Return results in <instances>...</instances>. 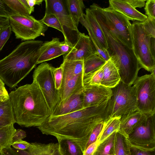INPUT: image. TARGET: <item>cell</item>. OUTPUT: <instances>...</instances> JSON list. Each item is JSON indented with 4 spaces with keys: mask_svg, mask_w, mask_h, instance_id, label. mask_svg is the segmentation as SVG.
<instances>
[{
    "mask_svg": "<svg viewBox=\"0 0 155 155\" xmlns=\"http://www.w3.org/2000/svg\"><path fill=\"white\" fill-rule=\"evenodd\" d=\"M108 101L66 114L49 116L37 128L43 134L53 136L57 139L73 140L83 153L92 130L98 124L104 121Z\"/></svg>",
    "mask_w": 155,
    "mask_h": 155,
    "instance_id": "obj_1",
    "label": "cell"
},
{
    "mask_svg": "<svg viewBox=\"0 0 155 155\" xmlns=\"http://www.w3.org/2000/svg\"><path fill=\"white\" fill-rule=\"evenodd\" d=\"M8 96L15 123L21 126L38 127L51 115L42 92L34 82L18 87Z\"/></svg>",
    "mask_w": 155,
    "mask_h": 155,
    "instance_id": "obj_2",
    "label": "cell"
},
{
    "mask_svg": "<svg viewBox=\"0 0 155 155\" xmlns=\"http://www.w3.org/2000/svg\"><path fill=\"white\" fill-rule=\"evenodd\" d=\"M90 9L104 34L107 44V51L118 69L120 81L132 85L141 68L133 49L124 45L108 28L99 5L93 4L90 6Z\"/></svg>",
    "mask_w": 155,
    "mask_h": 155,
    "instance_id": "obj_3",
    "label": "cell"
},
{
    "mask_svg": "<svg viewBox=\"0 0 155 155\" xmlns=\"http://www.w3.org/2000/svg\"><path fill=\"white\" fill-rule=\"evenodd\" d=\"M43 42L36 40L23 42L0 60V78L5 84L15 87L35 68L37 51Z\"/></svg>",
    "mask_w": 155,
    "mask_h": 155,
    "instance_id": "obj_4",
    "label": "cell"
},
{
    "mask_svg": "<svg viewBox=\"0 0 155 155\" xmlns=\"http://www.w3.org/2000/svg\"><path fill=\"white\" fill-rule=\"evenodd\" d=\"M112 94L108 100L104 114V122L137 110L135 87L121 81L111 88Z\"/></svg>",
    "mask_w": 155,
    "mask_h": 155,
    "instance_id": "obj_5",
    "label": "cell"
},
{
    "mask_svg": "<svg viewBox=\"0 0 155 155\" xmlns=\"http://www.w3.org/2000/svg\"><path fill=\"white\" fill-rule=\"evenodd\" d=\"M130 34L132 49L141 67L151 72L155 69V38L145 31L142 22L131 24Z\"/></svg>",
    "mask_w": 155,
    "mask_h": 155,
    "instance_id": "obj_6",
    "label": "cell"
},
{
    "mask_svg": "<svg viewBox=\"0 0 155 155\" xmlns=\"http://www.w3.org/2000/svg\"><path fill=\"white\" fill-rule=\"evenodd\" d=\"M62 64L63 78L58 90V104L63 103L72 95L82 91L84 87L83 61L63 60Z\"/></svg>",
    "mask_w": 155,
    "mask_h": 155,
    "instance_id": "obj_7",
    "label": "cell"
},
{
    "mask_svg": "<svg viewBox=\"0 0 155 155\" xmlns=\"http://www.w3.org/2000/svg\"><path fill=\"white\" fill-rule=\"evenodd\" d=\"M9 25L16 38L23 41L34 40L44 35L48 27L32 16L12 14L8 17Z\"/></svg>",
    "mask_w": 155,
    "mask_h": 155,
    "instance_id": "obj_8",
    "label": "cell"
},
{
    "mask_svg": "<svg viewBox=\"0 0 155 155\" xmlns=\"http://www.w3.org/2000/svg\"><path fill=\"white\" fill-rule=\"evenodd\" d=\"M53 67L46 62L42 63L35 70L33 81L39 87L51 113L59 103L58 90L55 87Z\"/></svg>",
    "mask_w": 155,
    "mask_h": 155,
    "instance_id": "obj_9",
    "label": "cell"
},
{
    "mask_svg": "<svg viewBox=\"0 0 155 155\" xmlns=\"http://www.w3.org/2000/svg\"><path fill=\"white\" fill-rule=\"evenodd\" d=\"M133 84L136 90L137 110L146 116L154 114L155 75L137 77Z\"/></svg>",
    "mask_w": 155,
    "mask_h": 155,
    "instance_id": "obj_10",
    "label": "cell"
},
{
    "mask_svg": "<svg viewBox=\"0 0 155 155\" xmlns=\"http://www.w3.org/2000/svg\"><path fill=\"white\" fill-rule=\"evenodd\" d=\"M100 9L104 22L109 30L124 45L132 49L131 24L126 17L108 7Z\"/></svg>",
    "mask_w": 155,
    "mask_h": 155,
    "instance_id": "obj_11",
    "label": "cell"
},
{
    "mask_svg": "<svg viewBox=\"0 0 155 155\" xmlns=\"http://www.w3.org/2000/svg\"><path fill=\"white\" fill-rule=\"evenodd\" d=\"M127 139L134 146L147 150L155 149V114L146 116L133 128Z\"/></svg>",
    "mask_w": 155,
    "mask_h": 155,
    "instance_id": "obj_12",
    "label": "cell"
},
{
    "mask_svg": "<svg viewBox=\"0 0 155 155\" xmlns=\"http://www.w3.org/2000/svg\"><path fill=\"white\" fill-rule=\"evenodd\" d=\"M45 14L55 15L63 26L68 31L79 32L70 16L65 0H45Z\"/></svg>",
    "mask_w": 155,
    "mask_h": 155,
    "instance_id": "obj_13",
    "label": "cell"
},
{
    "mask_svg": "<svg viewBox=\"0 0 155 155\" xmlns=\"http://www.w3.org/2000/svg\"><path fill=\"white\" fill-rule=\"evenodd\" d=\"M96 52L89 36L84 33L79 32L72 50L68 53L63 55V60L84 61Z\"/></svg>",
    "mask_w": 155,
    "mask_h": 155,
    "instance_id": "obj_14",
    "label": "cell"
},
{
    "mask_svg": "<svg viewBox=\"0 0 155 155\" xmlns=\"http://www.w3.org/2000/svg\"><path fill=\"white\" fill-rule=\"evenodd\" d=\"M83 93L84 108L101 105L108 101L112 94L111 88L101 85L84 86Z\"/></svg>",
    "mask_w": 155,
    "mask_h": 155,
    "instance_id": "obj_15",
    "label": "cell"
},
{
    "mask_svg": "<svg viewBox=\"0 0 155 155\" xmlns=\"http://www.w3.org/2000/svg\"><path fill=\"white\" fill-rule=\"evenodd\" d=\"M84 16L79 22L86 28L89 37L94 39L101 48L107 50V44L104 34L89 8L86 9Z\"/></svg>",
    "mask_w": 155,
    "mask_h": 155,
    "instance_id": "obj_16",
    "label": "cell"
},
{
    "mask_svg": "<svg viewBox=\"0 0 155 155\" xmlns=\"http://www.w3.org/2000/svg\"><path fill=\"white\" fill-rule=\"evenodd\" d=\"M84 108L83 91L73 94L63 103L58 104L50 116L63 115Z\"/></svg>",
    "mask_w": 155,
    "mask_h": 155,
    "instance_id": "obj_17",
    "label": "cell"
},
{
    "mask_svg": "<svg viewBox=\"0 0 155 155\" xmlns=\"http://www.w3.org/2000/svg\"><path fill=\"white\" fill-rule=\"evenodd\" d=\"M110 8L123 15L129 20L143 22L147 16L134 8L126 0H110L109 1Z\"/></svg>",
    "mask_w": 155,
    "mask_h": 155,
    "instance_id": "obj_18",
    "label": "cell"
},
{
    "mask_svg": "<svg viewBox=\"0 0 155 155\" xmlns=\"http://www.w3.org/2000/svg\"><path fill=\"white\" fill-rule=\"evenodd\" d=\"M60 42L59 38H54L43 42L37 51V64L63 55L59 47Z\"/></svg>",
    "mask_w": 155,
    "mask_h": 155,
    "instance_id": "obj_19",
    "label": "cell"
},
{
    "mask_svg": "<svg viewBox=\"0 0 155 155\" xmlns=\"http://www.w3.org/2000/svg\"><path fill=\"white\" fill-rule=\"evenodd\" d=\"M16 150L20 155H63L60 150L58 143H32L27 150Z\"/></svg>",
    "mask_w": 155,
    "mask_h": 155,
    "instance_id": "obj_20",
    "label": "cell"
},
{
    "mask_svg": "<svg viewBox=\"0 0 155 155\" xmlns=\"http://www.w3.org/2000/svg\"><path fill=\"white\" fill-rule=\"evenodd\" d=\"M103 73L101 85L113 88L120 81L117 69L110 58L103 66Z\"/></svg>",
    "mask_w": 155,
    "mask_h": 155,
    "instance_id": "obj_21",
    "label": "cell"
},
{
    "mask_svg": "<svg viewBox=\"0 0 155 155\" xmlns=\"http://www.w3.org/2000/svg\"><path fill=\"white\" fill-rule=\"evenodd\" d=\"M146 116L140 112L136 110L121 117L118 132L127 138L133 128Z\"/></svg>",
    "mask_w": 155,
    "mask_h": 155,
    "instance_id": "obj_22",
    "label": "cell"
},
{
    "mask_svg": "<svg viewBox=\"0 0 155 155\" xmlns=\"http://www.w3.org/2000/svg\"><path fill=\"white\" fill-rule=\"evenodd\" d=\"M106 61L97 52L83 61V80L100 68Z\"/></svg>",
    "mask_w": 155,
    "mask_h": 155,
    "instance_id": "obj_23",
    "label": "cell"
},
{
    "mask_svg": "<svg viewBox=\"0 0 155 155\" xmlns=\"http://www.w3.org/2000/svg\"><path fill=\"white\" fill-rule=\"evenodd\" d=\"M40 20L47 27L54 28L61 32L64 36V41L73 47L74 43L68 33L69 31L63 26L55 15L51 14H45L43 18Z\"/></svg>",
    "mask_w": 155,
    "mask_h": 155,
    "instance_id": "obj_24",
    "label": "cell"
},
{
    "mask_svg": "<svg viewBox=\"0 0 155 155\" xmlns=\"http://www.w3.org/2000/svg\"><path fill=\"white\" fill-rule=\"evenodd\" d=\"M67 7L71 18L78 27L81 18L84 17L85 8L82 0H65Z\"/></svg>",
    "mask_w": 155,
    "mask_h": 155,
    "instance_id": "obj_25",
    "label": "cell"
},
{
    "mask_svg": "<svg viewBox=\"0 0 155 155\" xmlns=\"http://www.w3.org/2000/svg\"><path fill=\"white\" fill-rule=\"evenodd\" d=\"M15 123L9 98L0 101V128Z\"/></svg>",
    "mask_w": 155,
    "mask_h": 155,
    "instance_id": "obj_26",
    "label": "cell"
},
{
    "mask_svg": "<svg viewBox=\"0 0 155 155\" xmlns=\"http://www.w3.org/2000/svg\"><path fill=\"white\" fill-rule=\"evenodd\" d=\"M121 117H117L110 119L106 122H104L102 129L97 139L99 143L115 132L119 131Z\"/></svg>",
    "mask_w": 155,
    "mask_h": 155,
    "instance_id": "obj_27",
    "label": "cell"
},
{
    "mask_svg": "<svg viewBox=\"0 0 155 155\" xmlns=\"http://www.w3.org/2000/svg\"><path fill=\"white\" fill-rule=\"evenodd\" d=\"M60 150L63 155H83L80 146L73 140L58 139Z\"/></svg>",
    "mask_w": 155,
    "mask_h": 155,
    "instance_id": "obj_28",
    "label": "cell"
},
{
    "mask_svg": "<svg viewBox=\"0 0 155 155\" xmlns=\"http://www.w3.org/2000/svg\"><path fill=\"white\" fill-rule=\"evenodd\" d=\"M113 152L114 155H130L127 138L118 131L116 133Z\"/></svg>",
    "mask_w": 155,
    "mask_h": 155,
    "instance_id": "obj_29",
    "label": "cell"
},
{
    "mask_svg": "<svg viewBox=\"0 0 155 155\" xmlns=\"http://www.w3.org/2000/svg\"><path fill=\"white\" fill-rule=\"evenodd\" d=\"M16 130L12 124L0 128V151L11 147L13 142L12 137Z\"/></svg>",
    "mask_w": 155,
    "mask_h": 155,
    "instance_id": "obj_30",
    "label": "cell"
},
{
    "mask_svg": "<svg viewBox=\"0 0 155 155\" xmlns=\"http://www.w3.org/2000/svg\"><path fill=\"white\" fill-rule=\"evenodd\" d=\"M116 132H114L99 143L93 155H114V145Z\"/></svg>",
    "mask_w": 155,
    "mask_h": 155,
    "instance_id": "obj_31",
    "label": "cell"
},
{
    "mask_svg": "<svg viewBox=\"0 0 155 155\" xmlns=\"http://www.w3.org/2000/svg\"><path fill=\"white\" fill-rule=\"evenodd\" d=\"M3 1L15 14L21 15H30L20 0H4Z\"/></svg>",
    "mask_w": 155,
    "mask_h": 155,
    "instance_id": "obj_32",
    "label": "cell"
},
{
    "mask_svg": "<svg viewBox=\"0 0 155 155\" xmlns=\"http://www.w3.org/2000/svg\"><path fill=\"white\" fill-rule=\"evenodd\" d=\"M103 66L83 80L84 87L89 85H101L103 76Z\"/></svg>",
    "mask_w": 155,
    "mask_h": 155,
    "instance_id": "obj_33",
    "label": "cell"
},
{
    "mask_svg": "<svg viewBox=\"0 0 155 155\" xmlns=\"http://www.w3.org/2000/svg\"><path fill=\"white\" fill-rule=\"evenodd\" d=\"M104 125V121H103L98 124L93 129L88 138L86 146V149L90 144L97 140Z\"/></svg>",
    "mask_w": 155,
    "mask_h": 155,
    "instance_id": "obj_34",
    "label": "cell"
},
{
    "mask_svg": "<svg viewBox=\"0 0 155 155\" xmlns=\"http://www.w3.org/2000/svg\"><path fill=\"white\" fill-rule=\"evenodd\" d=\"M142 23L146 33L150 37L155 38V19L147 18Z\"/></svg>",
    "mask_w": 155,
    "mask_h": 155,
    "instance_id": "obj_35",
    "label": "cell"
},
{
    "mask_svg": "<svg viewBox=\"0 0 155 155\" xmlns=\"http://www.w3.org/2000/svg\"><path fill=\"white\" fill-rule=\"evenodd\" d=\"M63 67L61 64L58 68L53 67V72L55 88L59 90L61 88L63 78Z\"/></svg>",
    "mask_w": 155,
    "mask_h": 155,
    "instance_id": "obj_36",
    "label": "cell"
},
{
    "mask_svg": "<svg viewBox=\"0 0 155 155\" xmlns=\"http://www.w3.org/2000/svg\"><path fill=\"white\" fill-rule=\"evenodd\" d=\"M128 143L130 155H155V149L147 150L137 147L131 144L128 141Z\"/></svg>",
    "mask_w": 155,
    "mask_h": 155,
    "instance_id": "obj_37",
    "label": "cell"
},
{
    "mask_svg": "<svg viewBox=\"0 0 155 155\" xmlns=\"http://www.w3.org/2000/svg\"><path fill=\"white\" fill-rule=\"evenodd\" d=\"M11 32L10 25L0 29V51L10 38Z\"/></svg>",
    "mask_w": 155,
    "mask_h": 155,
    "instance_id": "obj_38",
    "label": "cell"
},
{
    "mask_svg": "<svg viewBox=\"0 0 155 155\" xmlns=\"http://www.w3.org/2000/svg\"><path fill=\"white\" fill-rule=\"evenodd\" d=\"M145 5L144 9L147 18L155 19V0H147Z\"/></svg>",
    "mask_w": 155,
    "mask_h": 155,
    "instance_id": "obj_39",
    "label": "cell"
},
{
    "mask_svg": "<svg viewBox=\"0 0 155 155\" xmlns=\"http://www.w3.org/2000/svg\"><path fill=\"white\" fill-rule=\"evenodd\" d=\"M15 14L3 0H0V16L8 18L11 15Z\"/></svg>",
    "mask_w": 155,
    "mask_h": 155,
    "instance_id": "obj_40",
    "label": "cell"
},
{
    "mask_svg": "<svg viewBox=\"0 0 155 155\" xmlns=\"http://www.w3.org/2000/svg\"><path fill=\"white\" fill-rule=\"evenodd\" d=\"M30 144L26 141L21 140L13 142L11 146L17 150H25L29 148Z\"/></svg>",
    "mask_w": 155,
    "mask_h": 155,
    "instance_id": "obj_41",
    "label": "cell"
},
{
    "mask_svg": "<svg viewBox=\"0 0 155 155\" xmlns=\"http://www.w3.org/2000/svg\"><path fill=\"white\" fill-rule=\"evenodd\" d=\"M59 47L63 55L69 52L73 47L70 44L64 41L61 42L60 41Z\"/></svg>",
    "mask_w": 155,
    "mask_h": 155,
    "instance_id": "obj_42",
    "label": "cell"
},
{
    "mask_svg": "<svg viewBox=\"0 0 155 155\" xmlns=\"http://www.w3.org/2000/svg\"><path fill=\"white\" fill-rule=\"evenodd\" d=\"M26 136V134L24 131L20 129L16 130L12 137V141L13 142L19 140H22L25 138Z\"/></svg>",
    "mask_w": 155,
    "mask_h": 155,
    "instance_id": "obj_43",
    "label": "cell"
},
{
    "mask_svg": "<svg viewBox=\"0 0 155 155\" xmlns=\"http://www.w3.org/2000/svg\"><path fill=\"white\" fill-rule=\"evenodd\" d=\"M99 143L97 140L90 144L87 148L83 155H93Z\"/></svg>",
    "mask_w": 155,
    "mask_h": 155,
    "instance_id": "obj_44",
    "label": "cell"
},
{
    "mask_svg": "<svg viewBox=\"0 0 155 155\" xmlns=\"http://www.w3.org/2000/svg\"><path fill=\"white\" fill-rule=\"evenodd\" d=\"M134 8H141L144 6L145 0H126Z\"/></svg>",
    "mask_w": 155,
    "mask_h": 155,
    "instance_id": "obj_45",
    "label": "cell"
},
{
    "mask_svg": "<svg viewBox=\"0 0 155 155\" xmlns=\"http://www.w3.org/2000/svg\"><path fill=\"white\" fill-rule=\"evenodd\" d=\"M31 10L33 12L34 10V6L36 5H40L42 4L43 0H27Z\"/></svg>",
    "mask_w": 155,
    "mask_h": 155,
    "instance_id": "obj_46",
    "label": "cell"
},
{
    "mask_svg": "<svg viewBox=\"0 0 155 155\" xmlns=\"http://www.w3.org/2000/svg\"><path fill=\"white\" fill-rule=\"evenodd\" d=\"M9 25L8 17L0 16V29Z\"/></svg>",
    "mask_w": 155,
    "mask_h": 155,
    "instance_id": "obj_47",
    "label": "cell"
},
{
    "mask_svg": "<svg viewBox=\"0 0 155 155\" xmlns=\"http://www.w3.org/2000/svg\"><path fill=\"white\" fill-rule=\"evenodd\" d=\"M5 155H20L17 152L16 149L12 148H6L2 150Z\"/></svg>",
    "mask_w": 155,
    "mask_h": 155,
    "instance_id": "obj_48",
    "label": "cell"
},
{
    "mask_svg": "<svg viewBox=\"0 0 155 155\" xmlns=\"http://www.w3.org/2000/svg\"><path fill=\"white\" fill-rule=\"evenodd\" d=\"M9 97L7 92H4L0 91V101H3Z\"/></svg>",
    "mask_w": 155,
    "mask_h": 155,
    "instance_id": "obj_49",
    "label": "cell"
},
{
    "mask_svg": "<svg viewBox=\"0 0 155 155\" xmlns=\"http://www.w3.org/2000/svg\"><path fill=\"white\" fill-rule=\"evenodd\" d=\"M21 2L24 5L25 8L28 12L30 15L32 12L30 7L27 0H20Z\"/></svg>",
    "mask_w": 155,
    "mask_h": 155,
    "instance_id": "obj_50",
    "label": "cell"
},
{
    "mask_svg": "<svg viewBox=\"0 0 155 155\" xmlns=\"http://www.w3.org/2000/svg\"><path fill=\"white\" fill-rule=\"evenodd\" d=\"M0 91L7 92L5 88V83L2 81V80L0 78Z\"/></svg>",
    "mask_w": 155,
    "mask_h": 155,
    "instance_id": "obj_51",
    "label": "cell"
},
{
    "mask_svg": "<svg viewBox=\"0 0 155 155\" xmlns=\"http://www.w3.org/2000/svg\"><path fill=\"white\" fill-rule=\"evenodd\" d=\"M0 155H5V154L2 150L0 151Z\"/></svg>",
    "mask_w": 155,
    "mask_h": 155,
    "instance_id": "obj_52",
    "label": "cell"
},
{
    "mask_svg": "<svg viewBox=\"0 0 155 155\" xmlns=\"http://www.w3.org/2000/svg\"><path fill=\"white\" fill-rule=\"evenodd\" d=\"M112 155V154H110V155Z\"/></svg>",
    "mask_w": 155,
    "mask_h": 155,
    "instance_id": "obj_53",
    "label": "cell"
}]
</instances>
